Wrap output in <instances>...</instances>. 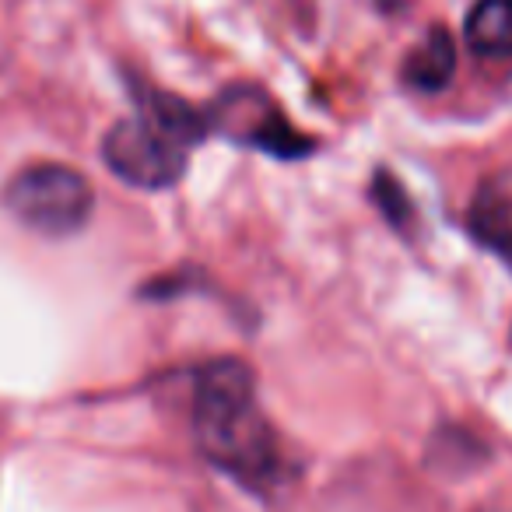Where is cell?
<instances>
[{
	"label": "cell",
	"mask_w": 512,
	"mask_h": 512,
	"mask_svg": "<svg viewBox=\"0 0 512 512\" xmlns=\"http://www.w3.org/2000/svg\"><path fill=\"white\" fill-rule=\"evenodd\" d=\"M193 439L221 474L246 491H267L281 481L278 435L256 404L253 372L239 358H218L197 372Z\"/></svg>",
	"instance_id": "6da1fadb"
},
{
	"label": "cell",
	"mask_w": 512,
	"mask_h": 512,
	"mask_svg": "<svg viewBox=\"0 0 512 512\" xmlns=\"http://www.w3.org/2000/svg\"><path fill=\"white\" fill-rule=\"evenodd\" d=\"M4 207L32 232L64 239L88 225L95 190L71 165L39 162L11 176V183L4 186Z\"/></svg>",
	"instance_id": "7a4b0ae2"
},
{
	"label": "cell",
	"mask_w": 512,
	"mask_h": 512,
	"mask_svg": "<svg viewBox=\"0 0 512 512\" xmlns=\"http://www.w3.org/2000/svg\"><path fill=\"white\" fill-rule=\"evenodd\" d=\"M186 151L190 144H183L144 113L120 120L102 141V158H106L109 172L137 190L176 186L186 172Z\"/></svg>",
	"instance_id": "3957f363"
},
{
	"label": "cell",
	"mask_w": 512,
	"mask_h": 512,
	"mask_svg": "<svg viewBox=\"0 0 512 512\" xmlns=\"http://www.w3.org/2000/svg\"><path fill=\"white\" fill-rule=\"evenodd\" d=\"M211 127H218L221 134H228L239 144H253V148L267 151L278 158H299L306 155L309 141L302 134H295L288 127V120L253 88H239L228 92L218 102V113L207 116Z\"/></svg>",
	"instance_id": "277c9868"
},
{
	"label": "cell",
	"mask_w": 512,
	"mask_h": 512,
	"mask_svg": "<svg viewBox=\"0 0 512 512\" xmlns=\"http://www.w3.org/2000/svg\"><path fill=\"white\" fill-rule=\"evenodd\" d=\"M456 71V43L446 29H432L411 50L404 64V81L418 92H442Z\"/></svg>",
	"instance_id": "5b68a950"
},
{
	"label": "cell",
	"mask_w": 512,
	"mask_h": 512,
	"mask_svg": "<svg viewBox=\"0 0 512 512\" xmlns=\"http://www.w3.org/2000/svg\"><path fill=\"white\" fill-rule=\"evenodd\" d=\"M463 39L481 57L512 53V0H477L463 25Z\"/></svg>",
	"instance_id": "8992f818"
},
{
	"label": "cell",
	"mask_w": 512,
	"mask_h": 512,
	"mask_svg": "<svg viewBox=\"0 0 512 512\" xmlns=\"http://www.w3.org/2000/svg\"><path fill=\"white\" fill-rule=\"evenodd\" d=\"M372 193H376V204L383 207V214L393 221V225H404V221L411 218V200H407L404 186H400L393 176L379 172V176H376V186H372Z\"/></svg>",
	"instance_id": "52a82bcc"
},
{
	"label": "cell",
	"mask_w": 512,
	"mask_h": 512,
	"mask_svg": "<svg viewBox=\"0 0 512 512\" xmlns=\"http://www.w3.org/2000/svg\"><path fill=\"white\" fill-rule=\"evenodd\" d=\"M484 512H512V509H484Z\"/></svg>",
	"instance_id": "ba28073f"
}]
</instances>
